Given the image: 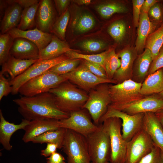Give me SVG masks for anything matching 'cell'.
<instances>
[{
  "instance_id": "1",
  "label": "cell",
  "mask_w": 163,
  "mask_h": 163,
  "mask_svg": "<svg viewBox=\"0 0 163 163\" xmlns=\"http://www.w3.org/2000/svg\"><path fill=\"white\" fill-rule=\"evenodd\" d=\"M13 101L24 119L29 121L49 119L60 120L69 116V114L59 108L54 96L50 92L32 97L23 96Z\"/></svg>"
},
{
  "instance_id": "2",
  "label": "cell",
  "mask_w": 163,
  "mask_h": 163,
  "mask_svg": "<svg viewBox=\"0 0 163 163\" xmlns=\"http://www.w3.org/2000/svg\"><path fill=\"white\" fill-rule=\"evenodd\" d=\"M54 96L57 105L61 111L69 113L82 109L88 95L66 81L49 91Z\"/></svg>"
},
{
  "instance_id": "3",
  "label": "cell",
  "mask_w": 163,
  "mask_h": 163,
  "mask_svg": "<svg viewBox=\"0 0 163 163\" xmlns=\"http://www.w3.org/2000/svg\"><path fill=\"white\" fill-rule=\"evenodd\" d=\"M102 123L110 139L111 154L109 161L112 163H125L127 142L124 139L122 135L121 120L117 117H111Z\"/></svg>"
},
{
  "instance_id": "4",
  "label": "cell",
  "mask_w": 163,
  "mask_h": 163,
  "mask_svg": "<svg viewBox=\"0 0 163 163\" xmlns=\"http://www.w3.org/2000/svg\"><path fill=\"white\" fill-rule=\"evenodd\" d=\"M67 163H91L86 137L66 129L62 148Z\"/></svg>"
},
{
  "instance_id": "5",
  "label": "cell",
  "mask_w": 163,
  "mask_h": 163,
  "mask_svg": "<svg viewBox=\"0 0 163 163\" xmlns=\"http://www.w3.org/2000/svg\"><path fill=\"white\" fill-rule=\"evenodd\" d=\"M91 163L109 161L111 147L109 136L102 124L86 137Z\"/></svg>"
},
{
  "instance_id": "6",
  "label": "cell",
  "mask_w": 163,
  "mask_h": 163,
  "mask_svg": "<svg viewBox=\"0 0 163 163\" xmlns=\"http://www.w3.org/2000/svg\"><path fill=\"white\" fill-rule=\"evenodd\" d=\"M108 84H99L91 89L88 99L82 108L88 111L94 124L97 125H99L100 119L111 103Z\"/></svg>"
},
{
  "instance_id": "7",
  "label": "cell",
  "mask_w": 163,
  "mask_h": 163,
  "mask_svg": "<svg viewBox=\"0 0 163 163\" xmlns=\"http://www.w3.org/2000/svg\"><path fill=\"white\" fill-rule=\"evenodd\" d=\"M67 80L62 76L58 75L49 70L25 83L19 88L18 93L24 96H33L49 92Z\"/></svg>"
},
{
  "instance_id": "8",
  "label": "cell",
  "mask_w": 163,
  "mask_h": 163,
  "mask_svg": "<svg viewBox=\"0 0 163 163\" xmlns=\"http://www.w3.org/2000/svg\"><path fill=\"white\" fill-rule=\"evenodd\" d=\"M142 85V83L136 82L131 79L115 85H109L111 103L108 107L113 108L144 97L145 96L140 93Z\"/></svg>"
},
{
  "instance_id": "9",
  "label": "cell",
  "mask_w": 163,
  "mask_h": 163,
  "mask_svg": "<svg viewBox=\"0 0 163 163\" xmlns=\"http://www.w3.org/2000/svg\"><path fill=\"white\" fill-rule=\"evenodd\" d=\"M68 59L69 58L64 54L53 59H39L24 72L9 82L12 89L11 93L14 95L17 94L20 88L28 81L42 74Z\"/></svg>"
},
{
  "instance_id": "10",
  "label": "cell",
  "mask_w": 163,
  "mask_h": 163,
  "mask_svg": "<svg viewBox=\"0 0 163 163\" xmlns=\"http://www.w3.org/2000/svg\"><path fill=\"white\" fill-rule=\"evenodd\" d=\"M143 116L142 113L131 115L108 107L106 113L100 119L99 123H102L111 117L120 118L122 121V135L128 142L142 129Z\"/></svg>"
},
{
  "instance_id": "11",
  "label": "cell",
  "mask_w": 163,
  "mask_h": 163,
  "mask_svg": "<svg viewBox=\"0 0 163 163\" xmlns=\"http://www.w3.org/2000/svg\"><path fill=\"white\" fill-rule=\"evenodd\" d=\"M154 143L142 129L127 142L125 163H138L155 146Z\"/></svg>"
},
{
  "instance_id": "12",
  "label": "cell",
  "mask_w": 163,
  "mask_h": 163,
  "mask_svg": "<svg viewBox=\"0 0 163 163\" xmlns=\"http://www.w3.org/2000/svg\"><path fill=\"white\" fill-rule=\"evenodd\" d=\"M61 75L87 91H90L102 83L117 84V82L113 79H105L96 76L92 73L82 63L73 71Z\"/></svg>"
},
{
  "instance_id": "13",
  "label": "cell",
  "mask_w": 163,
  "mask_h": 163,
  "mask_svg": "<svg viewBox=\"0 0 163 163\" xmlns=\"http://www.w3.org/2000/svg\"><path fill=\"white\" fill-rule=\"evenodd\" d=\"M82 109L72 112L68 118L59 120V127L72 130L85 137L96 131L99 125L93 123Z\"/></svg>"
},
{
  "instance_id": "14",
  "label": "cell",
  "mask_w": 163,
  "mask_h": 163,
  "mask_svg": "<svg viewBox=\"0 0 163 163\" xmlns=\"http://www.w3.org/2000/svg\"><path fill=\"white\" fill-rule=\"evenodd\" d=\"M111 108L131 115L148 112L155 113L163 109V99L155 94L145 96L130 103Z\"/></svg>"
},
{
  "instance_id": "15",
  "label": "cell",
  "mask_w": 163,
  "mask_h": 163,
  "mask_svg": "<svg viewBox=\"0 0 163 163\" xmlns=\"http://www.w3.org/2000/svg\"><path fill=\"white\" fill-rule=\"evenodd\" d=\"M56 19L55 18L53 1L51 0H40L35 16L36 27L43 32L51 33L52 27Z\"/></svg>"
},
{
  "instance_id": "16",
  "label": "cell",
  "mask_w": 163,
  "mask_h": 163,
  "mask_svg": "<svg viewBox=\"0 0 163 163\" xmlns=\"http://www.w3.org/2000/svg\"><path fill=\"white\" fill-rule=\"evenodd\" d=\"M137 53L135 48L127 47L123 50L117 54L120 58L121 65L115 74L113 79L117 84L131 79L133 76V66Z\"/></svg>"
},
{
  "instance_id": "17",
  "label": "cell",
  "mask_w": 163,
  "mask_h": 163,
  "mask_svg": "<svg viewBox=\"0 0 163 163\" xmlns=\"http://www.w3.org/2000/svg\"><path fill=\"white\" fill-rule=\"evenodd\" d=\"M59 120L55 119H42L30 121L25 127L22 140L25 143L32 142L36 137L50 131L59 128Z\"/></svg>"
},
{
  "instance_id": "18",
  "label": "cell",
  "mask_w": 163,
  "mask_h": 163,
  "mask_svg": "<svg viewBox=\"0 0 163 163\" xmlns=\"http://www.w3.org/2000/svg\"><path fill=\"white\" fill-rule=\"evenodd\" d=\"M7 33L14 39L21 38L31 41L37 46L39 51L50 43L53 36L51 33L43 32L36 27L26 30H21L15 27Z\"/></svg>"
},
{
  "instance_id": "19",
  "label": "cell",
  "mask_w": 163,
  "mask_h": 163,
  "mask_svg": "<svg viewBox=\"0 0 163 163\" xmlns=\"http://www.w3.org/2000/svg\"><path fill=\"white\" fill-rule=\"evenodd\" d=\"M39 50L34 43L24 38H16L10 50L9 55L21 59H39Z\"/></svg>"
},
{
  "instance_id": "20",
  "label": "cell",
  "mask_w": 163,
  "mask_h": 163,
  "mask_svg": "<svg viewBox=\"0 0 163 163\" xmlns=\"http://www.w3.org/2000/svg\"><path fill=\"white\" fill-rule=\"evenodd\" d=\"M142 129L163 153V128L154 113H144Z\"/></svg>"
},
{
  "instance_id": "21",
  "label": "cell",
  "mask_w": 163,
  "mask_h": 163,
  "mask_svg": "<svg viewBox=\"0 0 163 163\" xmlns=\"http://www.w3.org/2000/svg\"><path fill=\"white\" fill-rule=\"evenodd\" d=\"M30 121L24 119L18 124L10 123L5 119L1 110H0V143L5 149L10 151L12 149V146L10 140L12 135L18 130H24Z\"/></svg>"
},
{
  "instance_id": "22",
  "label": "cell",
  "mask_w": 163,
  "mask_h": 163,
  "mask_svg": "<svg viewBox=\"0 0 163 163\" xmlns=\"http://www.w3.org/2000/svg\"><path fill=\"white\" fill-rule=\"evenodd\" d=\"M37 60L23 59L16 58L9 55L6 61L2 66L0 74L8 73L11 80L19 75L35 62Z\"/></svg>"
},
{
  "instance_id": "23",
  "label": "cell",
  "mask_w": 163,
  "mask_h": 163,
  "mask_svg": "<svg viewBox=\"0 0 163 163\" xmlns=\"http://www.w3.org/2000/svg\"><path fill=\"white\" fill-rule=\"evenodd\" d=\"M23 9V8L18 3L9 4L0 21L1 34L6 33L10 30L17 27L21 20Z\"/></svg>"
},
{
  "instance_id": "24",
  "label": "cell",
  "mask_w": 163,
  "mask_h": 163,
  "mask_svg": "<svg viewBox=\"0 0 163 163\" xmlns=\"http://www.w3.org/2000/svg\"><path fill=\"white\" fill-rule=\"evenodd\" d=\"M70 50H75L71 49L67 42L53 35L50 43L45 48L39 51V59H54Z\"/></svg>"
},
{
  "instance_id": "25",
  "label": "cell",
  "mask_w": 163,
  "mask_h": 163,
  "mask_svg": "<svg viewBox=\"0 0 163 163\" xmlns=\"http://www.w3.org/2000/svg\"><path fill=\"white\" fill-rule=\"evenodd\" d=\"M138 28L135 49L137 54L139 55L143 52L147 38L155 30V26L150 20L148 14L141 13Z\"/></svg>"
},
{
  "instance_id": "26",
  "label": "cell",
  "mask_w": 163,
  "mask_h": 163,
  "mask_svg": "<svg viewBox=\"0 0 163 163\" xmlns=\"http://www.w3.org/2000/svg\"><path fill=\"white\" fill-rule=\"evenodd\" d=\"M163 90V69L149 75L142 83L140 93L145 96L159 94Z\"/></svg>"
},
{
  "instance_id": "27",
  "label": "cell",
  "mask_w": 163,
  "mask_h": 163,
  "mask_svg": "<svg viewBox=\"0 0 163 163\" xmlns=\"http://www.w3.org/2000/svg\"><path fill=\"white\" fill-rule=\"evenodd\" d=\"M153 61L152 54L150 51L147 48L136 59L134 69L133 70V77L134 81L139 83L144 80L148 74L150 65Z\"/></svg>"
},
{
  "instance_id": "28",
  "label": "cell",
  "mask_w": 163,
  "mask_h": 163,
  "mask_svg": "<svg viewBox=\"0 0 163 163\" xmlns=\"http://www.w3.org/2000/svg\"><path fill=\"white\" fill-rule=\"evenodd\" d=\"M66 129H58L46 132L35 138L32 141L34 143H51L56 144L59 149L62 148Z\"/></svg>"
},
{
  "instance_id": "29",
  "label": "cell",
  "mask_w": 163,
  "mask_h": 163,
  "mask_svg": "<svg viewBox=\"0 0 163 163\" xmlns=\"http://www.w3.org/2000/svg\"><path fill=\"white\" fill-rule=\"evenodd\" d=\"M163 45V23L147 37L145 48L149 49L152 54L153 60L158 55Z\"/></svg>"
},
{
  "instance_id": "30",
  "label": "cell",
  "mask_w": 163,
  "mask_h": 163,
  "mask_svg": "<svg viewBox=\"0 0 163 163\" xmlns=\"http://www.w3.org/2000/svg\"><path fill=\"white\" fill-rule=\"evenodd\" d=\"M95 24V19L91 15L87 13H83L75 17L71 26L76 32L82 34L91 29Z\"/></svg>"
},
{
  "instance_id": "31",
  "label": "cell",
  "mask_w": 163,
  "mask_h": 163,
  "mask_svg": "<svg viewBox=\"0 0 163 163\" xmlns=\"http://www.w3.org/2000/svg\"><path fill=\"white\" fill-rule=\"evenodd\" d=\"M39 3L29 7L23 8L20 22L17 28L21 30H26L36 27L35 16Z\"/></svg>"
},
{
  "instance_id": "32",
  "label": "cell",
  "mask_w": 163,
  "mask_h": 163,
  "mask_svg": "<svg viewBox=\"0 0 163 163\" xmlns=\"http://www.w3.org/2000/svg\"><path fill=\"white\" fill-rule=\"evenodd\" d=\"M110 50L102 53L92 55L80 53L75 50H70L65 54L70 59H80L98 64L102 67L105 70L106 61L107 55Z\"/></svg>"
},
{
  "instance_id": "33",
  "label": "cell",
  "mask_w": 163,
  "mask_h": 163,
  "mask_svg": "<svg viewBox=\"0 0 163 163\" xmlns=\"http://www.w3.org/2000/svg\"><path fill=\"white\" fill-rule=\"evenodd\" d=\"M97 12L103 18L107 19L116 13H125L128 11L123 4L118 2H110L100 4L95 7Z\"/></svg>"
},
{
  "instance_id": "34",
  "label": "cell",
  "mask_w": 163,
  "mask_h": 163,
  "mask_svg": "<svg viewBox=\"0 0 163 163\" xmlns=\"http://www.w3.org/2000/svg\"><path fill=\"white\" fill-rule=\"evenodd\" d=\"M70 14L68 9L59 17L54 23L51 30V33L62 40L65 41L67 26L69 21Z\"/></svg>"
},
{
  "instance_id": "35",
  "label": "cell",
  "mask_w": 163,
  "mask_h": 163,
  "mask_svg": "<svg viewBox=\"0 0 163 163\" xmlns=\"http://www.w3.org/2000/svg\"><path fill=\"white\" fill-rule=\"evenodd\" d=\"M120 65V59L116 53L115 50L110 49L107 56L105 65V71L108 79H113Z\"/></svg>"
},
{
  "instance_id": "36",
  "label": "cell",
  "mask_w": 163,
  "mask_h": 163,
  "mask_svg": "<svg viewBox=\"0 0 163 163\" xmlns=\"http://www.w3.org/2000/svg\"><path fill=\"white\" fill-rule=\"evenodd\" d=\"M7 33L0 34V64L2 66L7 60L14 40Z\"/></svg>"
},
{
  "instance_id": "37",
  "label": "cell",
  "mask_w": 163,
  "mask_h": 163,
  "mask_svg": "<svg viewBox=\"0 0 163 163\" xmlns=\"http://www.w3.org/2000/svg\"><path fill=\"white\" fill-rule=\"evenodd\" d=\"M80 59H68L57 64L49 70L59 75H63L73 71L77 67Z\"/></svg>"
},
{
  "instance_id": "38",
  "label": "cell",
  "mask_w": 163,
  "mask_h": 163,
  "mask_svg": "<svg viewBox=\"0 0 163 163\" xmlns=\"http://www.w3.org/2000/svg\"><path fill=\"white\" fill-rule=\"evenodd\" d=\"M126 30V23L121 20L113 22L109 27L108 30L110 36L117 42H120L123 40Z\"/></svg>"
},
{
  "instance_id": "39",
  "label": "cell",
  "mask_w": 163,
  "mask_h": 163,
  "mask_svg": "<svg viewBox=\"0 0 163 163\" xmlns=\"http://www.w3.org/2000/svg\"><path fill=\"white\" fill-rule=\"evenodd\" d=\"M78 45L84 50L92 52L99 51L104 48L106 46L107 44L101 40L90 39L80 42Z\"/></svg>"
},
{
  "instance_id": "40",
  "label": "cell",
  "mask_w": 163,
  "mask_h": 163,
  "mask_svg": "<svg viewBox=\"0 0 163 163\" xmlns=\"http://www.w3.org/2000/svg\"><path fill=\"white\" fill-rule=\"evenodd\" d=\"M138 163H162V152L158 147L155 145L151 151Z\"/></svg>"
},
{
  "instance_id": "41",
  "label": "cell",
  "mask_w": 163,
  "mask_h": 163,
  "mask_svg": "<svg viewBox=\"0 0 163 163\" xmlns=\"http://www.w3.org/2000/svg\"><path fill=\"white\" fill-rule=\"evenodd\" d=\"M83 64L93 74L100 78L108 79L104 69L100 66L83 60Z\"/></svg>"
},
{
  "instance_id": "42",
  "label": "cell",
  "mask_w": 163,
  "mask_h": 163,
  "mask_svg": "<svg viewBox=\"0 0 163 163\" xmlns=\"http://www.w3.org/2000/svg\"><path fill=\"white\" fill-rule=\"evenodd\" d=\"M148 14L157 23H163V9L159 2L151 7Z\"/></svg>"
},
{
  "instance_id": "43",
  "label": "cell",
  "mask_w": 163,
  "mask_h": 163,
  "mask_svg": "<svg viewBox=\"0 0 163 163\" xmlns=\"http://www.w3.org/2000/svg\"><path fill=\"white\" fill-rule=\"evenodd\" d=\"M163 68V45L159 52L153 60L150 67L148 75L152 74L158 69Z\"/></svg>"
},
{
  "instance_id": "44",
  "label": "cell",
  "mask_w": 163,
  "mask_h": 163,
  "mask_svg": "<svg viewBox=\"0 0 163 163\" xmlns=\"http://www.w3.org/2000/svg\"><path fill=\"white\" fill-rule=\"evenodd\" d=\"M12 91L10 82L3 75L0 74V101L3 97L7 96Z\"/></svg>"
},
{
  "instance_id": "45",
  "label": "cell",
  "mask_w": 163,
  "mask_h": 163,
  "mask_svg": "<svg viewBox=\"0 0 163 163\" xmlns=\"http://www.w3.org/2000/svg\"><path fill=\"white\" fill-rule=\"evenodd\" d=\"M145 0H133V22L135 27H138L142 6Z\"/></svg>"
},
{
  "instance_id": "46",
  "label": "cell",
  "mask_w": 163,
  "mask_h": 163,
  "mask_svg": "<svg viewBox=\"0 0 163 163\" xmlns=\"http://www.w3.org/2000/svg\"><path fill=\"white\" fill-rule=\"evenodd\" d=\"M59 149L58 146L56 144L47 143L46 148L41 151L40 155L45 157H48L53 153L56 152Z\"/></svg>"
},
{
  "instance_id": "47",
  "label": "cell",
  "mask_w": 163,
  "mask_h": 163,
  "mask_svg": "<svg viewBox=\"0 0 163 163\" xmlns=\"http://www.w3.org/2000/svg\"><path fill=\"white\" fill-rule=\"evenodd\" d=\"M46 160L47 163H66L63 156L57 152L47 157Z\"/></svg>"
},
{
  "instance_id": "48",
  "label": "cell",
  "mask_w": 163,
  "mask_h": 163,
  "mask_svg": "<svg viewBox=\"0 0 163 163\" xmlns=\"http://www.w3.org/2000/svg\"><path fill=\"white\" fill-rule=\"evenodd\" d=\"M40 0H6L8 4L15 3L18 4L23 8L29 7L38 3Z\"/></svg>"
},
{
  "instance_id": "49",
  "label": "cell",
  "mask_w": 163,
  "mask_h": 163,
  "mask_svg": "<svg viewBox=\"0 0 163 163\" xmlns=\"http://www.w3.org/2000/svg\"><path fill=\"white\" fill-rule=\"evenodd\" d=\"M56 9L60 16L63 14L68 9L70 1L69 0H55L54 1Z\"/></svg>"
},
{
  "instance_id": "50",
  "label": "cell",
  "mask_w": 163,
  "mask_h": 163,
  "mask_svg": "<svg viewBox=\"0 0 163 163\" xmlns=\"http://www.w3.org/2000/svg\"><path fill=\"white\" fill-rule=\"evenodd\" d=\"M159 2L156 0H146L143 3L141 10V13L148 14L151 7L155 3Z\"/></svg>"
},
{
  "instance_id": "51",
  "label": "cell",
  "mask_w": 163,
  "mask_h": 163,
  "mask_svg": "<svg viewBox=\"0 0 163 163\" xmlns=\"http://www.w3.org/2000/svg\"><path fill=\"white\" fill-rule=\"evenodd\" d=\"M9 5L6 0H0V20L2 18L5 11Z\"/></svg>"
},
{
  "instance_id": "52",
  "label": "cell",
  "mask_w": 163,
  "mask_h": 163,
  "mask_svg": "<svg viewBox=\"0 0 163 163\" xmlns=\"http://www.w3.org/2000/svg\"><path fill=\"white\" fill-rule=\"evenodd\" d=\"M155 114L163 128V109L155 113Z\"/></svg>"
},
{
  "instance_id": "53",
  "label": "cell",
  "mask_w": 163,
  "mask_h": 163,
  "mask_svg": "<svg viewBox=\"0 0 163 163\" xmlns=\"http://www.w3.org/2000/svg\"><path fill=\"white\" fill-rule=\"evenodd\" d=\"M80 5H88L91 2L90 0H79L74 1Z\"/></svg>"
},
{
  "instance_id": "54",
  "label": "cell",
  "mask_w": 163,
  "mask_h": 163,
  "mask_svg": "<svg viewBox=\"0 0 163 163\" xmlns=\"http://www.w3.org/2000/svg\"><path fill=\"white\" fill-rule=\"evenodd\" d=\"M158 95L163 99V90L160 93L158 94Z\"/></svg>"
},
{
  "instance_id": "55",
  "label": "cell",
  "mask_w": 163,
  "mask_h": 163,
  "mask_svg": "<svg viewBox=\"0 0 163 163\" xmlns=\"http://www.w3.org/2000/svg\"><path fill=\"white\" fill-rule=\"evenodd\" d=\"M162 163H163V153L162 152Z\"/></svg>"
},
{
  "instance_id": "56",
  "label": "cell",
  "mask_w": 163,
  "mask_h": 163,
  "mask_svg": "<svg viewBox=\"0 0 163 163\" xmlns=\"http://www.w3.org/2000/svg\"><path fill=\"white\" fill-rule=\"evenodd\" d=\"M105 163H111V162H110V161H107V162H106Z\"/></svg>"
}]
</instances>
